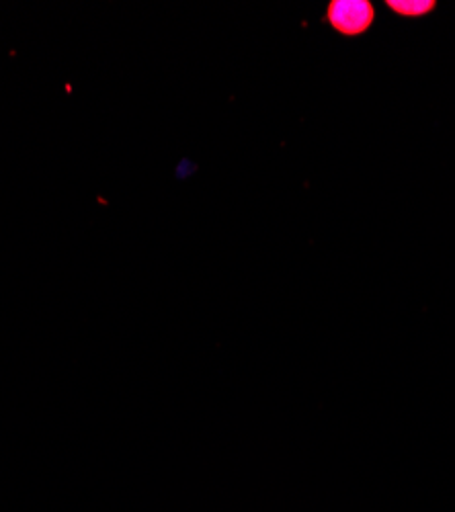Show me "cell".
Returning <instances> with one entry per match:
<instances>
[{"label":"cell","instance_id":"1","mask_svg":"<svg viewBox=\"0 0 455 512\" xmlns=\"http://www.w3.org/2000/svg\"><path fill=\"white\" fill-rule=\"evenodd\" d=\"M328 21L343 35H359L374 21V7L367 0H333L328 5Z\"/></svg>","mask_w":455,"mask_h":512},{"label":"cell","instance_id":"2","mask_svg":"<svg viewBox=\"0 0 455 512\" xmlns=\"http://www.w3.org/2000/svg\"><path fill=\"white\" fill-rule=\"evenodd\" d=\"M388 7L400 15L406 17H421L429 11H433V0H390Z\"/></svg>","mask_w":455,"mask_h":512}]
</instances>
